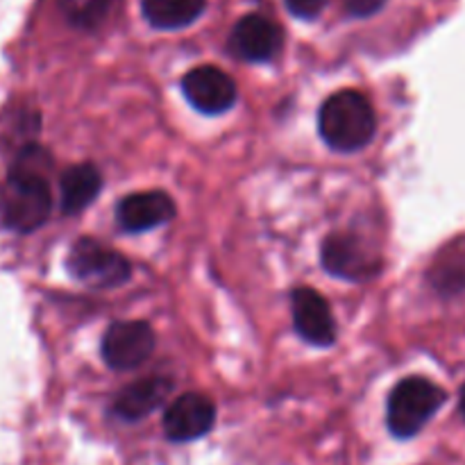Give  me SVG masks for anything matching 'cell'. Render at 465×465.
I'll use <instances>...</instances> for the list:
<instances>
[{
  "label": "cell",
  "instance_id": "cell-13",
  "mask_svg": "<svg viewBox=\"0 0 465 465\" xmlns=\"http://www.w3.org/2000/svg\"><path fill=\"white\" fill-rule=\"evenodd\" d=\"M103 189V175L94 163H77L64 171L59 180V191H62V212L66 216H75L82 209L89 207L95 195Z\"/></svg>",
  "mask_w": 465,
  "mask_h": 465
},
{
  "label": "cell",
  "instance_id": "cell-15",
  "mask_svg": "<svg viewBox=\"0 0 465 465\" xmlns=\"http://www.w3.org/2000/svg\"><path fill=\"white\" fill-rule=\"evenodd\" d=\"M64 16L82 30H91V27L100 25L103 18L107 16L112 0H59Z\"/></svg>",
  "mask_w": 465,
  "mask_h": 465
},
{
  "label": "cell",
  "instance_id": "cell-14",
  "mask_svg": "<svg viewBox=\"0 0 465 465\" xmlns=\"http://www.w3.org/2000/svg\"><path fill=\"white\" fill-rule=\"evenodd\" d=\"M207 0H141L143 16L159 30H180L198 21Z\"/></svg>",
  "mask_w": 465,
  "mask_h": 465
},
{
  "label": "cell",
  "instance_id": "cell-4",
  "mask_svg": "<svg viewBox=\"0 0 465 465\" xmlns=\"http://www.w3.org/2000/svg\"><path fill=\"white\" fill-rule=\"evenodd\" d=\"M68 272L91 289H116L130 280V262L95 239H80L68 252Z\"/></svg>",
  "mask_w": 465,
  "mask_h": 465
},
{
  "label": "cell",
  "instance_id": "cell-16",
  "mask_svg": "<svg viewBox=\"0 0 465 465\" xmlns=\"http://www.w3.org/2000/svg\"><path fill=\"white\" fill-rule=\"evenodd\" d=\"M289 12L298 18H316L325 9L327 0H284Z\"/></svg>",
  "mask_w": 465,
  "mask_h": 465
},
{
  "label": "cell",
  "instance_id": "cell-5",
  "mask_svg": "<svg viewBox=\"0 0 465 465\" xmlns=\"http://www.w3.org/2000/svg\"><path fill=\"white\" fill-rule=\"evenodd\" d=\"M154 350V331L143 321L114 322L103 339L104 363L114 371L139 368Z\"/></svg>",
  "mask_w": 465,
  "mask_h": 465
},
{
  "label": "cell",
  "instance_id": "cell-9",
  "mask_svg": "<svg viewBox=\"0 0 465 465\" xmlns=\"http://www.w3.org/2000/svg\"><path fill=\"white\" fill-rule=\"evenodd\" d=\"M232 50L245 62H268L284 44L280 25L262 14H248L234 25L230 36Z\"/></svg>",
  "mask_w": 465,
  "mask_h": 465
},
{
  "label": "cell",
  "instance_id": "cell-3",
  "mask_svg": "<svg viewBox=\"0 0 465 465\" xmlns=\"http://www.w3.org/2000/svg\"><path fill=\"white\" fill-rule=\"evenodd\" d=\"M445 391L425 377H407L393 389L386 407V422L391 434L411 439L445 404Z\"/></svg>",
  "mask_w": 465,
  "mask_h": 465
},
{
  "label": "cell",
  "instance_id": "cell-8",
  "mask_svg": "<svg viewBox=\"0 0 465 465\" xmlns=\"http://www.w3.org/2000/svg\"><path fill=\"white\" fill-rule=\"evenodd\" d=\"M322 266L348 282H363L380 268L375 254L354 234H331L322 243Z\"/></svg>",
  "mask_w": 465,
  "mask_h": 465
},
{
  "label": "cell",
  "instance_id": "cell-18",
  "mask_svg": "<svg viewBox=\"0 0 465 465\" xmlns=\"http://www.w3.org/2000/svg\"><path fill=\"white\" fill-rule=\"evenodd\" d=\"M459 407H461V413H463V418H465V386L461 389V398H459Z\"/></svg>",
  "mask_w": 465,
  "mask_h": 465
},
{
  "label": "cell",
  "instance_id": "cell-17",
  "mask_svg": "<svg viewBox=\"0 0 465 465\" xmlns=\"http://www.w3.org/2000/svg\"><path fill=\"white\" fill-rule=\"evenodd\" d=\"M384 3L386 0H345L348 12L352 14V16H371V14L380 12Z\"/></svg>",
  "mask_w": 465,
  "mask_h": 465
},
{
  "label": "cell",
  "instance_id": "cell-2",
  "mask_svg": "<svg viewBox=\"0 0 465 465\" xmlns=\"http://www.w3.org/2000/svg\"><path fill=\"white\" fill-rule=\"evenodd\" d=\"M321 136L339 153H354L366 148L377 132L375 109L359 91H339L322 103L318 114Z\"/></svg>",
  "mask_w": 465,
  "mask_h": 465
},
{
  "label": "cell",
  "instance_id": "cell-7",
  "mask_svg": "<svg viewBox=\"0 0 465 465\" xmlns=\"http://www.w3.org/2000/svg\"><path fill=\"white\" fill-rule=\"evenodd\" d=\"M184 98L203 114H223L234 107L236 84L216 66H198L182 80Z\"/></svg>",
  "mask_w": 465,
  "mask_h": 465
},
{
  "label": "cell",
  "instance_id": "cell-11",
  "mask_svg": "<svg viewBox=\"0 0 465 465\" xmlns=\"http://www.w3.org/2000/svg\"><path fill=\"white\" fill-rule=\"evenodd\" d=\"M175 216V203L163 191H141L123 198L116 207V218L123 230L148 232Z\"/></svg>",
  "mask_w": 465,
  "mask_h": 465
},
{
  "label": "cell",
  "instance_id": "cell-1",
  "mask_svg": "<svg viewBox=\"0 0 465 465\" xmlns=\"http://www.w3.org/2000/svg\"><path fill=\"white\" fill-rule=\"evenodd\" d=\"M39 150L27 148L0 184V218L14 232H35L48 221L53 193L44 175V162H36Z\"/></svg>",
  "mask_w": 465,
  "mask_h": 465
},
{
  "label": "cell",
  "instance_id": "cell-6",
  "mask_svg": "<svg viewBox=\"0 0 465 465\" xmlns=\"http://www.w3.org/2000/svg\"><path fill=\"white\" fill-rule=\"evenodd\" d=\"M216 422V407L203 393H184L163 413V431L175 443L203 439Z\"/></svg>",
  "mask_w": 465,
  "mask_h": 465
},
{
  "label": "cell",
  "instance_id": "cell-12",
  "mask_svg": "<svg viewBox=\"0 0 465 465\" xmlns=\"http://www.w3.org/2000/svg\"><path fill=\"white\" fill-rule=\"evenodd\" d=\"M171 389V381L163 380V377L141 380L118 393L116 402H114V411L121 418H125V420H141V418L153 413L166 400Z\"/></svg>",
  "mask_w": 465,
  "mask_h": 465
},
{
  "label": "cell",
  "instance_id": "cell-10",
  "mask_svg": "<svg viewBox=\"0 0 465 465\" xmlns=\"http://www.w3.org/2000/svg\"><path fill=\"white\" fill-rule=\"evenodd\" d=\"M293 322L298 334L312 345H331L336 339V322L327 300L313 289L293 291L291 298Z\"/></svg>",
  "mask_w": 465,
  "mask_h": 465
}]
</instances>
